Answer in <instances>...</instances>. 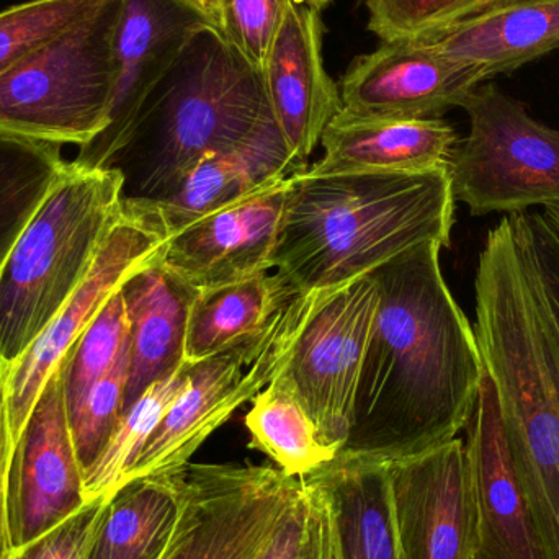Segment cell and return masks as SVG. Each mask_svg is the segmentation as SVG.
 <instances>
[{
  "mask_svg": "<svg viewBox=\"0 0 559 559\" xmlns=\"http://www.w3.org/2000/svg\"><path fill=\"white\" fill-rule=\"evenodd\" d=\"M442 249L424 242L371 272L380 302L337 455L393 463L468 426L485 365L475 328L443 278Z\"/></svg>",
  "mask_w": 559,
  "mask_h": 559,
  "instance_id": "obj_1",
  "label": "cell"
},
{
  "mask_svg": "<svg viewBox=\"0 0 559 559\" xmlns=\"http://www.w3.org/2000/svg\"><path fill=\"white\" fill-rule=\"evenodd\" d=\"M469 133L449 163L453 197L473 216L515 215L559 203V131L535 120L498 85L463 102Z\"/></svg>",
  "mask_w": 559,
  "mask_h": 559,
  "instance_id": "obj_7",
  "label": "cell"
},
{
  "mask_svg": "<svg viewBox=\"0 0 559 559\" xmlns=\"http://www.w3.org/2000/svg\"><path fill=\"white\" fill-rule=\"evenodd\" d=\"M514 0H364L368 29L383 43L433 41Z\"/></svg>",
  "mask_w": 559,
  "mask_h": 559,
  "instance_id": "obj_28",
  "label": "cell"
},
{
  "mask_svg": "<svg viewBox=\"0 0 559 559\" xmlns=\"http://www.w3.org/2000/svg\"><path fill=\"white\" fill-rule=\"evenodd\" d=\"M424 43L485 81L511 74L559 48V0H514Z\"/></svg>",
  "mask_w": 559,
  "mask_h": 559,
  "instance_id": "obj_22",
  "label": "cell"
},
{
  "mask_svg": "<svg viewBox=\"0 0 559 559\" xmlns=\"http://www.w3.org/2000/svg\"><path fill=\"white\" fill-rule=\"evenodd\" d=\"M292 179L259 190L170 236L164 264L197 289L274 269Z\"/></svg>",
  "mask_w": 559,
  "mask_h": 559,
  "instance_id": "obj_15",
  "label": "cell"
},
{
  "mask_svg": "<svg viewBox=\"0 0 559 559\" xmlns=\"http://www.w3.org/2000/svg\"><path fill=\"white\" fill-rule=\"evenodd\" d=\"M272 117L293 156L308 163L341 111L338 85L322 59L321 12L288 0L262 66Z\"/></svg>",
  "mask_w": 559,
  "mask_h": 559,
  "instance_id": "obj_17",
  "label": "cell"
},
{
  "mask_svg": "<svg viewBox=\"0 0 559 559\" xmlns=\"http://www.w3.org/2000/svg\"><path fill=\"white\" fill-rule=\"evenodd\" d=\"M246 427L249 447L267 455L289 478L311 475L337 455L321 442L311 417L277 374L252 400Z\"/></svg>",
  "mask_w": 559,
  "mask_h": 559,
  "instance_id": "obj_25",
  "label": "cell"
},
{
  "mask_svg": "<svg viewBox=\"0 0 559 559\" xmlns=\"http://www.w3.org/2000/svg\"><path fill=\"white\" fill-rule=\"evenodd\" d=\"M189 2L202 13L203 19L210 25L219 29V25H222V0H189Z\"/></svg>",
  "mask_w": 559,
  "mask_h": 559,
  "instance_id": "obj_37",
  "label": "cell"
},
{
  "mask_svg": "<svg viewBox=\"0 0 559 559\" xmlns=\"http://www.w3.org/2000/svg\"><path fill=\"white\" fill-rule=\"evenodd\" d=\"M205 25L210 23L189 0H124L115 35L117 79L108 123L81 147L75 164L88 169L104 166L150 92Z\"/></svg>",
  "mask_w": 559,
  "mask_h": 559,
  "instance_id": "obj_14",
  "label": "cell"
},
{
  "mask_svg": "<svg viewBox=\"0 0 559 559\" xmlns=\"http://www.w3.org/2000/svg\"><path fill=\"white\" fill-rule=\"evenodd\" d=\"M262 72L218 28L205 25L150 92L100 169L123 177V202L169 195L212 153L272 120Z\"/></svg>",
  "mask_w": 559,
  "mask_h": 559,
  "instance_id": "obj_3",
  "label": "cell"
},
{
  "mask_svg": "<svg viewBox=\"0 0 559 559\" xmlns=\"http://www.w3.org/2000/svg\"><path fill=\"white\" fill-rule=\"evenodd\" d=\"M296 295L278 272L200 289L187 328V364L205 360L264 331Z\"/></svg>",
  "mask_w": 559,
  "mask_h": 559,
  "instance_id": "obj_24",
  "label": "cell"
},
{
  "mask_svg": "<svg viewBox=\"0 0 559 559\" xmlns=\"http://www.w3.org/2000/svg\"><path fill=\"white\" fill-rule=\"evenodd\" d=\"M299 483L311 508L318 559H406L388 463L335 455Z\"/></svg>",
  "mask_w": 559,
  "mask_h": 559,
  "instance_id": "obj_16",
  "label": "cell"
},
{
  "mask_svg": "<svg viewBox=\"0 0 559 559\" xmlns=\"http://www.w3.org/2000/svg\"><path fill=\"white\" fill-rule=\"evenodd\" d=\"M305 170L308 163L293 156L272 118L241 143L203 157L164 199L123 203L146 213L173 236L203 216Z\"/></svg>",
  "mask_w": 559,
  "mask_h": 559,
  "instance_id": "obj_19",
  "label": "cell"
},
{
  "mask_svg": "<svg viewBox=\"0 0 559 559\" xmlns=\"http://www.w3.org/2000/svg\"><path fill=\"white\" fill-rule=\"evenodd\" d=\"M465 449L475 496V559H547L512 465L495 381L486 370L466 426Z\"/></svg>",
  "mask_w": 559,
  "mask_h": 559,
  "instance_id": "obj_18",
  "label": "cell"
},
{
  "mask_svg": "<svg viewBox=\"0 0 559 559\" xmlns=\"http://www.w3.org/2000/svg\"><path fill=\"white\" fill-rule=\"evenodd\" d=\"M121 289V288H120ZM130 341L121 292L115 293L59 364L66 409L71 413L88 390L114 368Z\"/></svg>",
  "mask_w": 559,
  "mask_h": 559,
  "instance_id": "obj_29",
  "label": "cell"
},
{
  "mask_svg": "<svg viewBox=\"0 0 559 559\" xmlns=\"http://www.w3.org/2000/svg\"><path fill=\"white\" fill-rule=\"evenodd\" d=\"M189 367L190 364H183L173 373L151 384L124 411L110 442L84 475L85 496L88 501L108 498L120 488L128 469L186 386Z\"/></svg>",
  "mask_w": 559,
  "mask_h": 559,
  "instance_id": "obj_27",
  "label": "cell"
},
{
  "mask_svg": "<svg viewBox=\"0 0 559 559\" xmlns=\"http://www.w3.org/2000/svg\"><path fill=\"white\" fill-rule=\"evenodd\" d=\"M121 212L118 170L66 164L0 267V358L7 368L87 277Z\"/></svg>",
  "mask_w": 559,
  "mask_h": 559,
  "instance_id": "obj_4",
  "label": "cell"
},
{
  "mask_svg": "<svg viewBox=\"0 0 559 559\" xmlns=\"http://www.w3.org/2000/svg\"><path fill=\"white\" fill-rule=\"evenodd\" d=\"M123 2L105 0L0 75V131L82 147L105 130Z\"/></svg>",
  "mask_w": 559,
  "mask_h": 559,
  "instance_id": "obj_5",
  "label": "cell"
},
{
  "mask_svg": "<svg viewBox=\"0 0 559 559\" xmlns=\"http://www.w3.org/2000/svg\"><path fill=\"white\" fill-rule=\"evenodd\" d=\"M293 2L301 3V5L311 7V9H314V10H318V12H321V10H324L325 7H328L329 3L332 2V0H293Z\"/></svg>",
  "mask_w": 559,
  "mask_h": 559,
  "instance_id": "obj_39",
  "label": "cell"
},
{
  "mask_svg": "<svg viewBox=\"0 0 559 559\" xmlns=\"http://www.w3.org/2000/svg\"><path fill=\"white\" fill-rule=\"evenodd\" d=\"M107 498L85 502L74 515L41 537L13 550L10 559H87Z\"/></svg>",
  "mask_w": 559,
  "mask_h": 559,
  "instance_id": "obj_34",
  "label": "cell"
},
{
  "mask_svg": "<svg viewBox=\"0 0 559 559\" xmlns=\"http://www.w3.org/2000/svg\"><path fill=\"white\" fill-rule=\"evenodd\" d=\"M64 167L59 144L0 131V267Z\"/></svg>",
  "mask_w": 559,
  "mask_h": 559,
  "instance_id": "obj_26",
  "label": "cell"
},
{
  "mask_svg": "<svg viewBox=\"0 0 559 559\" xmlns=\"http://www.w3.org/2000/svg\"><path fill=\"white\" fill-rule=\"evenodd\" d=\"M388 476L404 558L475 559V496L462 439L388 463Z\"/></svg>",
  "mask_w": 559,
  "mask_h": 559,
  "instance_id": "obj_12",
  "label": "cell"
},
{
  "mask_svg": "<svg viewBox=\"0 0 559 559\" xmlns=\"http://www.w3.org/2000/svg\"><path fill=\"white\" fill-rule=\"evenodd\" d=\"M459 143L452 124L429 120H357L337 114L321 136L312 174L419 173L449 167Z\"/></svg>",
  "mask_w": 559,
  "mask_h": 559,
  "instance_id": "obj_21",
  "label": "cell"
},
{
  "mask_svg": "<svg viewBox=\"0 0 559 559\" xmlns=\"http://www.w3.org/2000/svg\"><path fill=\"white\" fill-rule=\"evenodd\" d=\"M255 559H318L311 508L301 483L298 495L280 515L277 525Z\"/></svg>",
  "mask_w": 559,
  "mask_h": 559,
  "instance_id": "obj_35",
  "label": "cell"
},
{
  "mask_svg": "<svg viewBox=\"0 0 559 559\" xmlns=\"http://www.w3.org/2000/svg\"><path fill=\"white\" fill-rule=\"evenodd\" d=\"M473 66L453 61L424 41L383 43L358 56L341 79V111L357 120L440 118L485 84Z\"/></svg>",
  "mask_w": 559,
  "mask_h": 559,
  "instance_id": "obj_13",
  "label": "cell"
},
{
  "mask_svg": "<svg viewBox=\"0 0 559 559\" xmlns=\"http://www.w3.org/2000/svg\"><path fill=\"white\" fill-rule=\"evenodd\" d=\"M128 377L130 341L114 368L68 413L72 442L84 475L97 462L123 417Z\"/></svg>",
  "mask_w": 559,
  "mask_h": 559,
  "instance_id": "obj_32",
  "label": "cell"
},
{
  "mask_svg": "<svg viewBox=\"0 0 559 559\" xmlns=\"http://www.w3.org/2000/svg\"><path fill=\"white\" fill-rule=\"evenodd\" d=\"M378 302L371 274L322 292L277 373L311 417L321 442L337 453L350 433Z\"/></svg>",
  "mask_w": 559,
  "mask_h": 559,
  "instance_id": "obj_8",
  "label": "cell"
},
{
  "mask_svg": "<svg viewBox=\"0 0 559 559\" xmlns=\"http://www.w3.org/2000/svg\"><path fill=\"white\" fill-rule=\"evenodd\" d=\"M12 447V426H10L9 400H7V367L0 358V559H10L12 555L5 519V479Z\"/></svg>",
  "mask_w": 559,
  "mask_h": 559,
  "instance_id": "obj_36",
  "label": "cell"
},
{
  "mask_svg": "<svg viewBox=\"0 0 559 559\" xmlns=\"http://www.w3.org/2000/svg\"><path fill=\"white\" fill-rule=\"evenodd\" d=\"M84 472L69 429L61 371L45 383L13 442L5 479L10 548L19 550L87 502Z\"/></svg>",
  "mask_w": 559,
  "mask_h": 559,
  "instance_id": "obj_11",
  "label": "cell"
},
{
  "mask_svg": "<svg viewBox=\"0 0 559 559\" xmlns=\"http://www.w3.org/2000/svg\"><path fill=\"white\" fill-rule=\"evenodd\" d=\"M120 292L130 322L127 411L151 384L187 364V328L200 289L159 259L131 275Z\"/></svg>",
  "mask_w": 559,
  "mask_h": 559,
  "instance_id": "obj_20",
  "label": "cell"
},
{
  "mask_svg": "<svg viewBox=\"0 0 559 559\" xmlns=\"http://www.w3.org/2000/svg\"><path fill=\"white\" fill-rule=\"evenodd\" d=\"M105 0H28L0 12V75L97 9Z\"/></svg>",
  "mask_w": 559,
  "mask_h": 559,
  "instance_id": "obj_30",
  "label": "cell"
},
{
  "mask_svg": "<svg viewBox=\"0 0 559 559\" xmlns=\"http://www.w3.org/2000/svg\"><path fill=\"white\" fill-rule=\"evenodd\" d=\"M322 292L299 293L259 334L190 364L189 380L123 483L186 472L200 447L282 370Z\"/></svg>",
  "mask_w": 559,
  "mask_h": 559,
  "instance_id": "obj_6",
  "label": "cell"
},
{
  "mask_svg": "<svg viewBox=\"0 0 559 559\" xmlns=\"http://www.w3.org/2000/svg\"><path fill=\"white\" fill-rule=\"evenodd\" d=\"M169 238L146 213L123 203V212L105 238L87 277L32 347L7 368L13 442L69 348L131 275L163 259Z\"/></svg>",
  "mask_w": 559,
  "mask_h": 559,
  "instance_id": "obj_10",
  "label": "cell"
},
{
  "mask_svg": "<svg viewBox=\"0 0 559 559\" xmlns=\"http://www.w3.org/2000/svg\"><path fill=\"white\" fill-rule=\"evenodd\" d=\"M298 491L299 478L277 466L190 463L166 559H255Z\"/></svg>",
  "mask_w": 559,
  "mask_h": 559,
  "instance_id": "obj_9",
  "label": "cell"
},
{
  "mask_svg": "<svg viewBox=\"0 0 559 559\" xmlns=\"http://www.w3.org/2000/svg\"><path fill=\"white\" fill-rule=\"evenodd\" d=\"M542 215L545 216V219L550 223L551 228L559 235V203H557V205L544 206Z\"/></svg>",
  "mask_w": 559,
  "mask_h": 559,
  "instance_id": "obj_38",
  "label": "cell"
},
{
  "mask_svg": "<svg viewBox=\"0 0 559 559\" xmlns=\"http://www.w3.org/2000/svg\"><path fill=\"white\" fill-rule=\"evenodd\" d=\"M518 242L559 388V235L544 216H534L522 226Z\"/></svg>",
  "mask_w": 559,
  "mask_h": 559,
  "instance_id": "obj_31",
  "label": "cell"
},
{
  "mask_svg": "<svg viewBox=\"0 0 559 559\" xmlns=\"http://www.w3.org/2000/svg\"><path fill=\"white\" fill-rule=\"evenodd\" d=\"M288 0H222L219 32L262 72Z\"/></svg>",
  "mask_w": 559,
  "mask_h": 559,
  "instance_id": "obj_33",
  "label": "cell"
},
{
  "mask_svg": "<svg viewBox=\"0 0 559 559\" xmlns=\"http://www.w3.org/2000/svg\"><path fill=\"white\" fill-rule=\"evenodd\" d=\"M449 167L419 173L293 177L274 269L298 293L365 277L424 242L449 248L455 225Z\"/></svg>",
  "mask_w": 559,
  "mask_h": 559,
  "instance_id": "obj_2",
  "label": "cell"
},
{
  "mask_svg": "<svg viewBox=\"0 0 559 559\" xmlns=\"http://www.w3.org/2000/svg\"><path fill=\"white\" fill-rule=\"evenodd\" d=\"M186 506V472L133 479L105 501L87 559H166Z\"/></svg>",
  "mask_w": 559,
  "mask_h": 559,
  "instance_id": "obj_23",
  "label": "cell"
}]
</instances>
